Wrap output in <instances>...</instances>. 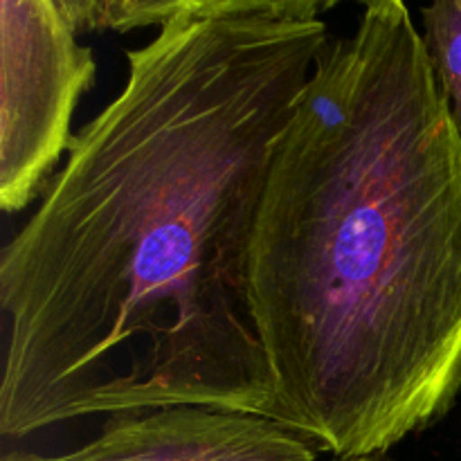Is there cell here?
<instances>
[{
	"label": "cell",
	"mask_w": 461,
	"mask_h": 461,
	"mask_svg": "<svg viewBox=\"0 0 461 461\" xmlns=\"http://www.w3.org/2000/svg\"><path fill=\"white\" fill-rule=\"evenodd\" d=\"M324 21L178 14L0 257L3 437L203 405L273 419L252 243Z\"/></svg>",
	"instance_id": "cell-1"
},
{
	"label": "cell",
	"mask_w": 461,
	"mask_h": 461,
	"mask_svg": "<svg viewBox=\"0 0 461 461\" xmlns=\"http://www.w3.org/2000/svg\"><path fill=\"white\" fill-rule=\"evenodd\" d=\"M273 421L358 459L461 392V133L408 7L331 39L279 135L252 243Z\"/></svg>",
	"instance_id": "cell-2"
},
{
	"label": "cell",
	"mask_w": 461,
	"mask_h": 461,
	"mask_svg": "<svg viewBox=\"0 0 461 461\" xmlns=\"http://www.w3.org/2000/svg\"><path fill=\"white\" fill-rule=\"evenodd\" d=\"M95 84L93 50L54 0H0V207L48 189L72 142L77 102Z\"/></svg>",
	"instance_id": "cell-3"
},
{
	"label": "cell",
	"mask_w": 461,
	"mask_h": 461,
	"mask_svg": "<svg viewBox=\"0 0 461 461\" xmlns=\"http://www.w3.org/2000/svg\"><path fill=\"white\" fill-rule=\"evenodd\" d=\"M0 461H315L309 439L268 417L203 405L115 414L66 455L7 453Z\"/></svg>",
	"instance_id": "cell-4"
},
{
	"label": "cell",
	"mask_w": 461,
	"mask_h": 461,
	"mask_svg": "<svg viewBox=\"0 0 461 461\" xmlns=\"http://www.w3.org/2000/svg\"><path fill=\"white\" fill-rule=\"evenodd\" d=\"M421 18L426 54L461 133V0H432Z\"/></svg>",
	"instance_id": "cell-5"
},
{
	"label": "cell",
	"mask_w": 461,
	"mask_h": 461,
	"mask_svg": "<svg viewBox=\"0 0 461 461\" xmlns=\"http://www.w3.org/2000/svg\"><path fill=\"white\" fill-rule=\"evenodd\" d=\"M77 34L81 32H133L162 27L185 12L189 0H54Z\"/></svg>",
	"instance_id": "cell-6"
},
{
	"label": "cell",
	"mask_w": 461,
	"mask_h": 461,
	"mask_svg": "<svg viewBox=\"0 0 461 461\" xmlns=\"http://www.w3.org/2000/svg\"><path fill=\"white\" fill-rule=\"evenodd\" d=\"M345 0H189L183 14L198 16H268L279 21H318Z\"/></svg>",
	"instance_id": "cell-7"
},
{
	"label": "cell",
	"mask_w": 461,
	"mask_h": 461,
	"mask_svg": "<svg viewBox=\"0 0 461 461\" xmlns=\"http://www.w3.org/2000/svg\"><path fill=\"white\" fill-rule=\"evenodd\" d=\"M365 9H401L405 7V0H356Z\"/></svg>",
	"instance_id": "cell-8"
},
{
	"label": "cell",
	"mask_w": 461,
	"mask_h": 461,
	"mask_svg": "<svg viewBox=\"0 0 461 461\" xmlns=\"http://www.w3.org/2000/svg\"><path fill=\"white\" fill-rule=\"evenodd\" d=\"M338 461H390V459H383L381 455H372V457H358V459H338Z\"/></svg>",
	"instance_id": "cell-9"
}]
</instances>
